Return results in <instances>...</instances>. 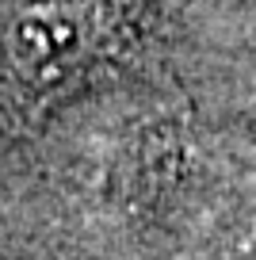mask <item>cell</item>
<instances>
[{
	"label": "cell",
	"instance_id": "6da1fadb",
	"mask_svg": "<svg viewBox=\"0 0 256 260\" xmlns=\"http://www.w3.org/2000/svg\"><path fill=\"white\" fill-rule=\"evenodd\" d=\"M8 42L19 73L31 81H57L80 65L88 50V23L80 8H31L16 19Z\"/></svg>",
	"mask_w": 256,
	"mask_h": 260
}]
</instances>
